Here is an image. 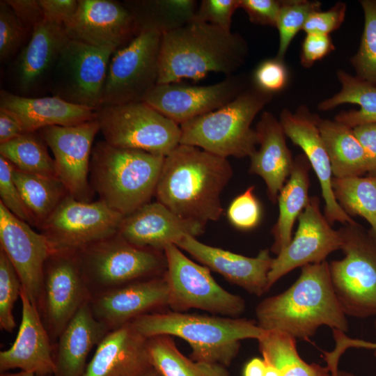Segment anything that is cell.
Wrapping results in <instances>:
<instances>
[{
    "label": "cell",
    "mask_w": 376,
    "mask_h": 376,
    "mask_svg": "<svg viewBox=\"0 0 376 376\" xmlns=\"http://www.w3.org/2000/svg\"><path fill=\"white\" fill-rule=\"evenodd\" d=\"M232 175L227 158L179 144L164 157L155 195L178 217L205 225L221 216V194Z\"/></svg>",
    "instance_id": "obj_1"
},
{
    "label": "cell",
    "mask_w": 376,
    "mask_h": 376,
    "mask_svg": "<svg viewBox=\"0 0 376 376\" xmlns=\"http://www.w3.org/2000/svg\"><path fill=\"white\" fill-rule=\"evenodd\" d=\"M256 316L263 330L279 331L296 340H308L322 325L344 333L349 327L334 290L327 260L303 266L289 288L257 305Z\"/></svg>",
    "instance_id": "obj_2"
},
{
    "label": "cell",
    "mask_w": 376,
    "mask_h": 376,
    "mask_svg": "<svg viewBox=\"0 0 376 376\" xmlns=\"http://www.w3.org/2000/svg\"><path fill=\"white\" fill-rule=\"evenodd\" d=\"M247 53L240 34L193 19L162 35L158 84L196 81L212 72L233 75Z\"/></svg>",
    "instance_id": "obj_3"
},
{
    "label": "cell",
    "mask_w": 376,
    "mask_h": 376,
    "mask_svg": "<svg viewBox=\"0 0 376 376\" xmlns=\"http://www.w3.org/2000/svg\"><path fill=\"white\" fill-rule=\"evenodd\" d=\"M131 323L147 338L158 335L180 338L189 344L191 360L224 367L237 357L242 340H258L266 332L251 320L171 310L146 314Z\"/></svg>",
    "instance_id": "obj_4"
},
{
    "label": "cell",
    "mask_w": 376,
    "mask_h": 376,
    "mask_svg": "<svg viewBox=\"0 0 376 376\" xmlns=\"http://www.w3.org/2000/svg\"><path fill=\"white\" fill-rule=\"evenodd\" d=\"M164 157L97 141L91 157V185L100 201L127 216L150 202Z\"/></svg>",
    "instance_id": "obj_5"
},
{
    "label": "cell",
    "mask_w": 376,
    "mask_h": 376,
    "mask_svg": "<svg viewBox=\"0 0 376 376\" xmlns=\"http://www.w3.org/2000/svg\"><path fill=\"white\" fill-rule=\"evenodd\" d=\"M272 95L254 85L244 89L219 109L181 124L180 144L196 146L224 158L250 157L258 145L251 123Z\"/></svg>",
    "instance_id": "obj_6"
},
{
    "label": "cell",
    "mask_w": 376,
    "mask_h": 376,
    "mask_svg": "<svg viewBox=\"0 0 376 376\" xmlns=\"http://www.w3.org/2000/svg\"><path fill=\"white\" fill-rule=\"evenodd\" d=\"M338 230L345 257L329 263L336 297L347 316H376V237L357 222Z\"/></svg>",
    "instance_id": "obj_7"
},
{
    "label": "cell",
    "mask_w": 376,
    "mask_h": 376,
    "mask_svg": "<svg viewBox=\"0 0 376 376\" xmlns=\"http://www.w3.org/2000/svg\"><path fill=\"white\" fill-rule=\"evenodd\" d=\"M91 296L133 281L164 274V253L134 246L118 234L76 251Z\"/></svg>",
    "instance_id": "obj_8"
},
{
    "label": "cell",
    "mask_w": 376,
    "mask_h": 376,
    "mask_svg": "<svg viewBox=\"0 0 376 376\" xmlns=\"http://www.w3.org/2000/svg\"><path fill=\"white\" fill-rule=\"evenodd\" d=\"M100 132L109 144L166 157L180 143V126L144 101L95 110Z\"/></svg>",
    "instance_id": "obj_9"
},
{
    "label": "cell",
    "mask_w": 376,
    "mask_h": 376,
    "mask_svg": "<svg viewBox=\"0 0 376 376\" xmlns=\"http://www.w3.org/2000/svg\"><path fill=\"white\" fill-rule=\"evenodd\" d=\"M164 253L167 263L164 276L169 284V307L171 311L186 312L196 308L232 318L244 313V299L220 286L208 267L187 258L174 244L167 245Z\"/></svg>",
    "instance_id": "obj_10"
},
{
    "label": "cell",
    "mask_w": 376,
    "mask_h": 376,
    "mask_svg": "<svg viewBox=\"0 0 376 376\" xmlns=\"http://www.w3.org/2000/svg\"><path fill=\"white\" fill-rule=\"evenodd\" d=\"M162 34L140 32L113 54L103 89L102 107L144 101L158 84Z\"/></svg>",
    "instance_id": "obj_11"
},
{
    "label": "cell",
    "mask_w": 376,
    "mask_h": 376,
    "mask_svg": "<svg viewBox=\"0 0 376 376\" xmlns=\"http://www.w3.org/2000/svg\"><path fill=\"white\" fill-rule=\"evenodd\" d=\"M115 51L70 40L52 76V95L95 111L101 107L107 70Z\"/></svg>",
    "instance_id": "obj_12"
},
{
    "label": "cell",
    "mask_w": 376,
    "mask_h": 376,
    "mask_svg": "<svg viewBox=\"0 0 376 376\" xmlns=\"http://www.w3.org/2000/svg\"><path fill=\"white\" fill-rule=\"evenodd\" d=\"M91 297L76 251H53L44 266L38 306L40 318L53 345Z\"/></svg>",
    "instance_id": "obj_13"
},
{
    "label": "cell",
    "mask_w": 376,
    "mask_h": 376,
    "mask_svg": "<svg viewBox=\"0 0 376 376\" xmlns=\"http://www.w3.org/2000/svg\"><path fill=\"white\" fill-rule=\"evenodd\" d=\"M124 217L100 199L85 202L69 194L38 229L54 251H77L116 235Z\"/></svg>",
    "instance_id": "obj_14"
},
{
    "label": "cell",
    "mask_w": 376,
    "mask_h": 376,
    "mask_svg": "<svg viewBox=\"0 0 376 376\" xmlns=\"http://www.w3.org/2000/svg\"><path fill=\"white\" fill-rule=\"evenodd\" d=\"M70 40L64 25L45 19L9 63L6 75L9 91L26 97H42L49 92L54 68Z\"/></svg>",
    "instance_id": "obj_15"
},
{
    "label": "cell",
    "mask_w": 376,
    "mask_h": 376,
    "mask_svg": "<svg viewBox=\"0 0 376 376\" xmlns=\"http://www.w3.org/2000/svg\"><path fill=\"white\" fill-rule=\"evenodd\" d=\"M54 155L58 178L75 198L92 201L94 190L90 164L94 139L100 132L95 119L72 126H49L38 131Z\"/></svg>",
    "instance_id": "obj_16"
},
{
    "label": "cell",
    "mask_w": 376,
    "mask_h": 376,
    "mask_svg": "<svg viewBox=\"0 0 376 376\" xmlns=\"http://www.w3.org/2000/svg\"><path fill=\"white\" fill-rule=\"evenodd\" d=\"M320 201L311 196L299 214L298 227L290 243L273 258L268 274V289L294 269L326 261L333 251L340 249L342 239L320 210Z\"/></svg>",
    "instance_id": "obj_17"
},
{
    "label": "cell",
    "mask_w": 376,
    "mask_h": 376,
    "mask_svg": "<svg viewBox=\"0 0 376 376\" xmlns=\"http://www.w3.org/2000/svg\"><path fill=\"white\" fill-rule=\"evenodd\" d=\"M245 86L244 78L237 75L207 86L158 84L144 102L180 125L224 106L246 89Z\"/></svg>",
    "instance_id": "obj_18"
},
{
    "label": "cell",
    "mask_w": 376,
    "mask_h": 376,
    "mask_svg": "<svg viewBox=\"0 0 376 376\" xmlns=\"http://www.w3.org/2000/svg\"><path fill=\"white\" fill-rule=\"evenodd\" d=\"M169 303V288L164 274L93 295L88 302L94 317L109 331L142 315L164 311Z\"/></svg>",
    "instance_id": "obj_19"
},
{
    "label": "cell",
    "mask_w": 376,
    "mask_h": 376,
    "mask_svg": "<svg viewBox=\"0 0 376 376\" xmlns=\"http://www.w3.org/2000/svg\"><path fill=\"white\" fill-rule=\"evenodd\" d=\"M0 249L15 267L22 288L37 308L40 297L43 269L54 251L46 237L32 229L0 203Z\"/></svg>",
    "instance_id": "obj_20"
},
{
    "label": "cell",
    "mask_w": 376,
    "mask_h": 376,
    "mask_svg": "<svg viewBox=\"0 0 376 376\" xmlns=\"http://www.w3.org/2000/svg\"><path fill=\"white\" fill-rule=\"evenodd\" d=\"M65 30L70 40L114 50L139 33L130 11L123 2L112 0H79L77 13Z\"/></svg>",
    "instance_id": "obj_21"
},
{
    "label": "cell",
    "mask_w": 376,
    "mask_h": 376,
    "mask_svg": "<svg viewBox=\"0 0 376 376\" xmlns=\"http://www.w3.org/2000/svg\"><path fill=\"white\" fill-rule=\"evenodd\" d=\"M318 118L306 108H299L296 113L284 109L279 121L286 136L301 148L318 178L329 223L353 224L356 221L341 208L333 193L331 163L318 127Z\"/></svg>",
    "instance_id": "obj_22"
},
{
    "label": "cell",
    "mask_w": 376,
    "mask_h": 376,
    "mask_svg": "<svg viewBox=\"0 0 376 376\" xmlns=\"http://www.w3.org/2000/svg\"><path fill=\"white\" fill-rule=\"evenodd\" d=\"M175 245L230 283L252 295L260 297L269 290L268 274L273 258L268 249L261 250L256 257H246L207 245L188 235Z\"/></svg>",
    "instance_id": "obj_23"
},
{
    "label": "cell",
    "mask_w": 376,
    "mask_h": 376,
    "mask_svg": "<svg viewBox=\"0 0 376 376\" xmlns=\"http://www.w3.org/2000/svg\"><path fill=\"white\" fill-rule=\"evenodd\" d=\"M205 225L182 219L157 202H149L125 216L118 235L130 244L164 252L185 235L196 237L204 232Z\"/></svg>",
    "instance_id": "obj_24"
},
{
    "label": "cell",
    "mask_w": 376,
    "mask_h": 376,
    "mask_svg": "<svg viewBox=\"0 0 376 376\" xmlns=\"http://www.w3.org/2000/svg\"><path fill=\"white\" fill-rule=\"evenodd\" d=\"M22 320L12 346L0 352V372L19 368L36 376L53 375V343L37 308L22 288Z\"/></svg>",
    "instance_id": "obj_25"
},
{
    "label": "cell",
    "mask_w": 376,
    "mask_h": 376,
    "mask_svg": "<svg viewBox=\"0 0 376 376\" xmlns=\"http://www.w3.org/2000/svg\"><path fill=\"white\" fill-rule=\"evenodd\" d=\"M148 338L132 323L107 332L83 376H142L151 370Z\"/></svg>",
    "instance_id": "obj_26"
},
{
    "label": "cell",
    "mask_w": 376,
    "mask_h": 376,
    "mask_svg": "<svg viewBox=\"0 0 376 376\" xmlns=\"http://www.w3.org/2000/svg\"><path fill=\"white\" fill-rule=\"evenodd\" d=\"M256 132L259 148L249 157V173L261 177L265 182L269 199L275 204L279 192L290 176L294 164L286 144L285 134L273 114L264 111Z\"/></svg>",
    "instance_id": "obj_27"
},
{
    "label": "cell",
    "mask_w": 376,
    "mask_h": 376,
    "mask_svg": "<svg viewBox=\"0 0 376 376\" xmlns=\"http://www.w3.org/2000/svg\"><path fill=\"white\" fill-rule=\"evenodd\" d=\"M0 108L10 111L24 132L49 126H72L95 119V111L56 96L26 97L6 89L0 92Z\"/></svg>",
    "instance_id": "obj_28"
},
{
    "label": "cell",
    "mask_w": 376,
    "mask_h": 376,
    "mask_svg": "<svg viewBox=\"0 0 376 376\" xmlns=\"http://www.w3.org/2000/svg\"><path fill=\"white\" fill-rule=\"evenodd\" d=\"M88 302L79 308L53 345V376H83L90 352L109 331L94 317Z\"/></svg>",
    "instance_id": "obj_29"
},
{
    "label": "cell",
    "mask_w": 376,
    "mask_h": 376,
    "mask_svg": "<svg viewBox=\"0 0 376 376\" xmlns=\"http://www.w3.org/2000/svg\"><path fill=\"white\" fill-rule=\"evenodd\" d=\"M311 165L303 154L294 159L288 180L278 196L279 217L272 228L274 242L271 251L279 254L291 241L294 224L309 201Z\"/></svg>",
    "instance_id": "obj_30"
},
{
    "label": "cell",
    "mask_w": 376,
    "mask_h": 376,
    "mask_svg": "<svg viewBox=\"0 0 376 376\" xmlns=\"http://www.w3.org/2000/svg\"><path fill=\"white\" fill-rule=\"evenodd\" d=\"M318 127L330 160L333 178L357 177L368 173L366 155L352 128L336 120L320 118Z\"/></svg>",
    "instance_id": "obj_31"
},
{
    "label": "cell",
    "mask_w": 376,
    "mask_h": 376,
    "mask_svg": "<svg viewBox=\"0 0 376 376\" xmlns=\"http://www.w3.org/2000/svg\"><path fill=\"white\" fill-rule=\"evenodd\" d=\"M123 3L132 13L139 33L162 35L191 22L198 8L195 0H125Z\"/></svg>",
    "instance_id": "obj_32"
},
{
    "label": "cell",
    "mask_w": 376,
    "mask_h": 376,
    "mask_svg": "<svg viewBox=\"0 0 376 376\" xmlns=\"http://www.w3.org/2000/svg\"><path fill=\"white\" fill-rule=\"evenodd\" d=\"M341 89L334 96L318 105L320 110L327 111L342 104H355L359 110L343 111L335 120L351 128L357 125L376 123V84H373L343 71L337 73Z\"/></svg>",
    "instance_id": "obj_33"
},
{
    "label": "cell",
    "mask_w": 376,
    "mask_h": 376,
    "mask_svg": "<svg viewBox=\"0 0 376 376\" xmlns=\"http://www.w3.org/2000/svg\"><path fill=\"white\" fill-rule=\"evenodd\" d=\"M13 179L34 226L38 228L70 194L58 177L27 173L14 168Z\"/></svg>",
    "instance_id": "obj_34"
},
{
    "label": "cell",
    "mask_w": 376,
    "mask_h": 376,
    "mask_svg": "<svg viewBox=\"0 0 376 376\" xmlns=\"http://www.w3.org/2000/svg\"><path fill=\"white\" fill-rule=\"evenodd\" d=\"M147 347L153 368L162 376H230L224 366L196 362L185 357L171 336L149 337Z\"/></svg>",
    "instance_id": "obj_35"
},
{
    "label": "cell",
    "mask_w": 376,
    "mask_h": 376,
    "mask_svg": "<svg viewBox=\"0 0 376 376\" xmlns=\"http://www.w3.org/2000/svg\"><path fill=\"white\" fill-rule=\"evenodd\" d=\"M296 340L291 336L276 330L266 331L258 339L263 360L277 368L281 376H331L327 366L304 361L298 354Z\"/></svg>",
    "instance_id": "obj_36"
},
{
    "label": "cell",
    "mask_w": 376,
    "mask_h": 376,
    "mask_svg": "<svg viewBox=\"0 0 376 376\" xmlns=\"http://www.w3.org/2000/svg\"><path fill=\"white\" fill-rule=\"evenodd\" d=\"M47 147L38 132H24L0 143V155L20 171L58 177L54 159L50 156Z\"/></svg>",
    "instance_id": "obj_37"
},
{
    "label": "cell",
    "mask_w": 376,
    "mask_h": 376,
    "mask_svg": "<svg viewBox=\"0 0 376 376\" xmlns=\"http://www.w3.org/2000/svg\"><path fill=\"white\" fill-rule=\"evenodd\" d=\"M334 197L350 216L364 218L376 237V177L332 178Z\"/></svg>",
    "instance_id": "obj_38"
},
{
    "label": "cell",
    "mask_w": 376,
    "mask_h": 376,
    "mask_svg": "<svg viewBox=\"0 0 376 376\" xmlns=\"http://www.w3.org/2000/svg\"><path fill=\"white\" fill-rule=\"evenodd\" d=\"M364 14V27L361 43L351 63L357 77L376 84V0L360 1Z\"/></svg>",
    "instance_id": "obj_39"
},
{
    "label": "cell",
    "mask_w": 376,
    "mask_h": 376,
    "mask_svg": "<svg viewBox=\"0 0 376 376\" xmlns=\"http://www.w3.org/2000/svg\"><path fill=\"white\" fill-rule=\"evenodd\" d=\"M320 10V3L305 0L283 1L276 27L279 33L276 57L283 59L298 31L303 29L309 15Z\"/></svg>",
    "instance_id": "obj_40"
},
{
    "label": "cell",
    "mask_w": 376,
    "mask_h": 376,
    "mask_svg": "<svg viewBox=\"0 0 376 376\" xmlns=\"http://www.w3.org/2000/svg\"><path fill=\"white\" fill-rule=\"evenodd\" d=\"M32 32L21 22L6 0L0 1V61L11 62L27 44Z\"/></svg>",
    "instance_id": "obj_41"
},
{
    "label": "cell",
    "mask_w": 376,
    "mask_h": 376,
    "mask_svg": "<svg viewBox=\"0 0 376 376\" xmlns=\"http://www.w3.org/2000/svg\"><path fill=\"white\" fill-rule=\"evenodd\" d=\"M22 288L19 277L5 252L0 249V328L11 333L16 327L13 313Z\"/></svg>",
    "instance_id": "obj_42"
},
{
    "label": "cell",
    "mask_w": 376,
    "mask_h": 376,
    "mask_svg": "<svg viewBox=\"0 0 376 376\" xmlns=\"http://www.w3.org/2000/svg\"><path fill=\"white\" fill-rule=\"evenodd\" d=\"M254 187H249L236 196L227 210V218L230 224L241 230L256 228L262 217L260 203L254 194Z\"/></svg>",
    "instance_id": "obj_43"
},
{
    "label": "cell",
    "mask_w": 376,
    "mask_h": 376,
    "mask_svg": "<svg viewBox=\"0 0 376 376\" xmlns=\"http://www.w3.org/2000/svg\"><path fill=\"white\" fill-rule=\"evenodd\" d=\"M13 170V164L0 155V203L15 217L34 226L14 181Z\"/></svg>",
    "instance_id": "obj_44"
},
{
    "label": "cell",
    "mask_w": 376,
    "mask_h": 376,
    "mask_svg": "<svg viewBox=\"0 0 376 376\" xmlns=\"http://www.w3.org/2000/svg\"><path fill=\"white\" fill-rule=\"evenodd\" d=\"M253 79L256 87L273 95L285 87L288 81V69L283 59L276 56L267 58L257 65Z\"/></svg>",
    "instance_id": "obj_45"
},
{
    "label": "cell",
    "mask_w": 376,
    "mask_h": 376,
    "mask_svg": "<svg viewBox=\"0 0 376 376\" xmlns=\"http://www.w3.org/2000/svg\"><path fill=\"white\" fill-rule=\"evenodd\" d=\"M240 0H203L194 19L231 31L232 17L235 11L240 8Z\"/></svg>",
    "instance_id": "obj_46"
},
{
    "label": "cell",
    "mask_w": 376,
    "mask_h": 376,
    "mask_svg": "<svg viewBox=\"0 0 376 376\" xmlns=\"http://www.w3.org/2000/svg\"><path fill=\"white\" fill-rule=\"evenodd\" d=\"M346 4L338 2L327 11L318 10L311 13L302 30L306 34L329 35L338 29L344 21Z\"/></svg>",
    "instance_id": "obj_47"
},
{
    "label": "cell",
    "mask_w": 376,
    "mask_h": 376,
    "mask_svg": "<svg viewBox=\"0 0 376 376\" xmlns=\"http://www.w3.org/2000/svg\"><path fill=\"white\" fill-rule=\"evenodd\" d=\"M282 3L276 0H240V8L245 11L251 22L276 26Z\"/></svg>",
    "instance_id": "obj_48"
},
{
    "label": "cell",
    "mask_w": 376,
    "mask_h": 376,
    "mask_svg": "<svg viewBox=\"0 0 376 376\" xmlns=\"http://www.w3.org/2000/svg\"><path fill=\"white\" fill-rule=\"evenodd\" d=\"M334 49L329 35L306 34L301 45V63L309 68Z\"/></svg>",
    "instance_id": "obj_49"
},
{
    "label": "cell",
    "mask_w": 376,
    "mask_h": 376,
    "mask_svg": "<svg viewBox=\"0 0 376 376\" xmlns=\"http://www.w3.org/2000/svg\"><path fill=\"white\" fill-rule=\"evenodd\" d=\"M45 19L63 24H69L79 7V0H38Z\"/></svg>",
    "instance_id": "obj_50"
},
{
    "label": "cell",
    "mask_w": 376,
    "mask_h": 376,
    "mask_svg": "<svg viewBox=\"0 0 376 376\" xmlns=\"http://www.w3.org/2000/svg\"><path fill=\"white\" fill-rule=\"evenodd\" d=\"M21 22L30 31L45 19L38 0H6Z\"/></svg>",
    "instance_id": "obj_51"
},
{
    "label": "cell",
    "mask_w": 376,
    "mask_h": 376,
    "mask_svg": "<svg viewBox=\"0 0 376 376\" xmlns=\"http://www.w3.org/2000/svg\"><path fill=\"white\" fill-rule=\"evenodd\" d=\"M357 140L363 147L368 162V172L376 169V123H365L352 128Z\"/></svg>",
    "instance_id": "obj_52"
},
{
    "label": "cell",
    "mask_w": 376,
    "mask_h": 376,
    "mask_svg": "<svg viewBox=\"0 0 376 376\" xmlns=\"http://www.w3.org/2000/svg\"><path fill=\"white\" fill-rule=\"evenodd\" d=\"M24 133L18 120L8 110L0 108V143Z\"/></svg>",
    "instance_id": "obj_53"
},
{
    "label": "cell",
    "mask_w": 376,
    "mask_h": 376,
    "mask_svg": "<svg viewBox=\"0 0 376 376\" xmlns=\"http://www.w3.org/2000/svg\"><path fill=\"white\" fill-rule=\"evenodd\" d=\"M266 363L263 359L255 357L249 361L243 370V376H264Z\"/></svg>",
    "instance_id": "obj_54"
},
{
    "label": "cell",
    "mask_w": 376,
    "mask_h": 376,
    "mask_svg": "<svg viewBox=\"0 0 376 376\" xmlns=\"http://www.w3.org/2000/svg\"><path fill=\"white\" fill-rule=\"evenodd\" d=\"M264 376H281V374L277 368L272 365L266 363Z\"/></svg>",
    "instance_id": "obj_55"
},
{
    "label": "cell",
    "mask_w": 376,
    "mask_h": 376,
    "mask_svg": "<svg viewBox=\"0 0 376 376\" xmlns=\"http://www.w3.org/2000/svg\"><path fill=\"white\" fill-rule=\"evenodd\" d=\"M0 376H36L33 373H29L26 371L21 370L19 373H1ZM45 376H53V375H48Z\"/></svg>",
    "instance_id": "obj_56"
},
{
    "label": "cell",
    "mask_w": 376,
    "mask_h": 376,
    "mask_svg": "<svg viewBox=\"0 0 376 376\" xmlns=\"http://www.w3.org/2000/svg\"><path fill=\"white\" fill-rule=\"evenodd\" d=\"M331 376H354L350 373L339 370L338 369L331 371Z\"/></svg>",
    "instance_id": "obj_57"
},
{
    "label": "cell",
    "mask_w": 376,
    "mask_h": 376,
    "mask_svg": "<svg viewBox=\"0 0 376 376\" xmlns=\"http://www.w3.org/2000/svg\"><path fill=\"white\" fill-rule=\"evenodd\" d=\"M142 376H162L159 372H157L155 368H152L151 370L146 373Z\"/></svg>",
    "instance_id": "obj_58"
},
{
    "label": "cell",
    "mask_w": 376,
    "mask_h": 376,
    "mask_svg": "<svg viewBox=\"0 0 376 376\" xmlns=\"http://www.w3.org/2000/svg\"><path fill=\"white\" fill-rule=\"evenodd\" d=\"M367 175L376 177V169L373 172L368 173Z\"/></svg>",
    "instance_id": "obj_59"
},
{
    "label": "cell",
    "mask_w": 376,
    "mask_h": 376,
    "mask_svg": "<svg viewBox=\"0 0 376 376\" xmlns=\"http://www.w3.org/2000/svg\"><path fill=\"white\" fill-rule=\"evenodd\" d=\"M373 350H374V351H375V354L376 355V341H375V342H374V348H373Z\"/></svg>",
    "instance_id": "obj_60"
},
{
    "label": "cell",
    "mask_w": 376,
    "mask_h": 376,
    "mask_svg": "<svg viewBox=\"0 0 376 376\" xmlns=\"http://www.w3.org/2000/svg\"><path fill=\"white\" fill-rule=\"evenodd\" d=\"M374 326H375V331H376V320H375V321Z\"/></svg>",
    "instance_id": "obj_61"
}]
</instances>
